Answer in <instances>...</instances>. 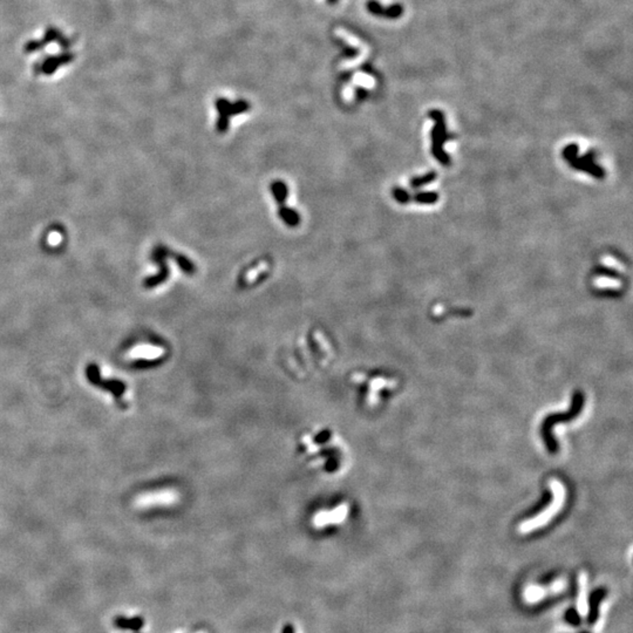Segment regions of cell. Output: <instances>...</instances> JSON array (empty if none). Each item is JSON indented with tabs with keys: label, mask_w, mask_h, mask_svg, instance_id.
<instances>
[{
	"label": "cell",
	"mask_w": 633,
	"mask_h": 633,
	"mask_svg": "<svg viewBox=\"0 0 633 633\" xmlns=\"http://www.w3.org/2000/svg\"><path fill=\"white\" fill-rule=\"evenodd\" d=\"M166 257H167L166 247L159 246L157 249L154 251V259L160 264V271L157 274L149 277L148 279L144 280V288L151 289V288L159 287L160 284H162L163 281L167 280L168 276H169V269H168V266L166 264Z\"/></svg>",
	"instance_id": "obj_9"
},
{
	"label": "cell",
	"mask_w": 633,
	"mask_h": 633,
	"mask_svg": "<svg viewBox=\"0 0 633 633\" xmlns=\"http://www.w3.org/2000/svg\"><path fill=\"white\" fill-rule=\"evenodd\" d=\"M113 625L120 630H128L137 632L144 626V620L141 616H135L132 618L124 616H116L113 620Z\"/></svg>",
	"instance_id": "obj_12"
},
{
	"label": "cell",
	"mask_w": 633,
	"mask_h": 633,
	"mask_svg": "<svg viewBox=\"0 0 633 633\" xmlns=\"http://www.w3.org/2000/svg\"><path fill=\"white\" fill-rule=\"evenodd\" d=\"M73 59H74L73 53H62V54H59V55L48 56V58H46L41 64H37L36 67H34V70H36V73L52 75L53 73H55L56 70H58L60 66L70 64L71 61H73Z\"/></svg>",
	"instance_id": "obj_10"
},
{
	"label": "cell",
	"mask_w": 633,
	"mask_h": 633,
	"mask_svg": "<svg viewBox=\"0 0 633 633\" xmlns=\"http://www.w3.org/2000/svg\"><path fill=\"white\" fill-rule=\"evenodd\" d=\"M583 407V396L581 393H576L574 396V401H573V407H571V410L569 413L566 414H556V415H551V417H548L545 419V421L543 423L542 427V435L547 444V447L549 451L551 453H555L557 451V444H556L554 437L551 436V429L554 425L558 423L560 421H569L573 420L577 415L579 414Z\"/></svg>",
	"instance_id": "obj_5"
},
{
	"label": "cell",
	"mask_w": 633,
	"mask_h": 633,
	"mask_svg": "<svg viewBox=\"0 0 633 633\" xmlns=\"http://www.w3.org/2000/svg\"><path fill=\"white\" fill-rule=\"evenodd\" d=\"M45 46H46V45L44 44V41H43V40H32V41H29V43L26 44V46H25V52H26V53H33V52H37V51H39V49L44 48Z\"/></svg>",
	"instance_id": "obj_16"
},
{
	"label": "cell",
	"mask_w": 633,
	"mask_h": 633,
	"mask_svg": "<svg viewBox=\"0 0 633 633\" xmlns=\"http://www.w3.org/2000/svg\"><path fill=\"white\" fill-rule=\"evenodd\" d=\"M62 37H64L62 34H61L56 28L48 27L47 29H46L45 36H44V38L41 40L44 41L45 45H48V44H51V43H54V41H55V43H59V41L61 40V38H62Z\"/></svg>",
	"instance_id": "obj_14"
},
{
	"label": "cell",
	"mask_w": 633,
	"mask_h": 633,
	"mask_svg": "<svg viewBox=\"0 0 633 633\" xmlns=\"http://www.w3.org/2000/svg\"><path fill=\"white\" fill-rule=\"evenodd\" d=\"M165 353L161 347L152 346V345H141L133 349L129 352V358L133 360H156L161 358Z\"/></svg>",
	"instance_id": "obj_11"
},
{
	"label": "cell",
	"mask_w": 633,
	"mask_h": 633,
	"mask_svg": "<svg viewBox=\"0 0 633 633\" xmlns=\"http://www.w3.org/2000/svg\"><path fill=\"white\" fill-rule=\"evenodd\" d=\"M298 455L307 469L326 479L341 478L351 464V453L345 440L327 427H315L304 432L298 440Z\"/></svg>",
	"instance_id": "obj_1"
},
{
	"label": "cell",
	"mask_w": 633,
	"mask_h": 633,
	"mask_svg": "<svg viewBox=\"0 0 633 633\" xmlns=\"http://www.w3.org/2000/svg\"><path fill=\"white\" fill-rule=\"evenodd\" d=\"M216 109L219 115L218 120H217V129H218L219 133H224L227 132L229 127V119L234 115L247 112L250 109V105L244 100L231 104L227 99L219 98L216 100Z\"/></svg>",
	"instance_id": "obj_7"
},
{
	"label": "cell",
	"mask_w": 633,
	"mask_h": 633,
	"mask_svg": "<svg viewBox=\"0 0 633 633\" xmlns=\"http://www.w3.org/2000/svg\"><path fill=\"white\" fill-rule=\"evenodd\" d=\"M350 515V504L347 502H339L329 508H322L312 515L310 523L315 530H329L340 527L345 523Z\"/></svg>",
	"instance_id": "obj_3"
},
{
	"label": "cell",
	"mask_w": 633,
	"mask_h": 633,
	"mask_svg": "<svg viewBox=\"0 0 633 633\" xmlns=\"http://www.w3.org/2000/svg\"><path fill=\"white\" fill-rule=\"evenodd\" d=\"M176 261L177 264L180 268L184 271L185 273L188 274H193L194 271H195V268H194V264L192 262L189 261L188 258L184 256H176Z\"/></svg>",
	"instance_id": "obj_15"
},
{
	"label": "cell",
	"mask_w": 633,
	"mask_h": 633,
	"mask_svg": "<svg viewBox=\"0 0 633 633\" xmlns=\"http://www.w3.org/2000/svg\"><path fill=\"white\" fill-rule=\"evenodd\" d=\"M350 379L353 380H359L362 381V383L367 384L366 385V395H365V401L367 403V406L373 407L375 406L377 402H379V393L384 390H391V388L395 387V381L392 379H388V377H384V376H374L371 377V379H367V376L364 373H354V374L351 375Z\"/></svg>",
	"instance_id": "obj_6"
},
{
	"label": "cell",
	"mask_w": 633,
	"mask_h": 633,
	"mask_svg": "<svg viewBox=\"0 0 633 633\" xmlns=\"http://www.w3.org/2000/svg\"><path fill=\"white\" fill-rule=\"evenodd\" d=\"M366 9L371 14L375 17H384L391 20L401 18L405 13V9L401 4H393L391 6L384 7L377 0H367L366 3Z\"/></svg>",
	"instance_id": "obj_8"
},
{
	"label": "cell",
	"mask_w": 633,
	"mask_h": 633,
	"mask_svg": "<svg viewBox=\"0 0 633 633\" xmlns=\"http://www.w3.org/2000/svg\"><path fill=\"white\" fill-rule=\"evenodd\" d=\"M135 633H136V632H135Z\"/></svg>",
	"instance_id": "obj_21"
},
{
	"label": "cell",
	"mask_w": 633,
	"mask_h": 633,
	"mask_svg": "<svg viewBox=\"0 0 633 633\" xmlns=\"http://www.w3.org/2000/svg\"><path fill=\"white\" fill-rule=\"evenodd\" d=\"M566 618H567L566 620H569L570 623H573V624H577V623H579V620H578V615H577V613H576V611H574V610H570V611H567V613H566Z\"/></svg>",
	"instance_id": "obj_17"
},
{
	"label": "cell",
	"mask_w": 633,
	"mask_h": 633,
	"mask_svg": "<svg viewBox=\"0 0 633 633\" xmlns=\"http://www.w3.org/2000/svg\"><path fill=\"white\" fill-rule=\"evenodd\" d=\"M281 633H296V631H295V627H293V625L288 623L284 625L283 628H281Z\"/></svg>",
	"instance_id": "obj_18"
},
{
	"label": "cell",
	"mask_w": 633,
	"mask_h": 633,
	"mask_svg": "<svg viewBox=\"0 0 633 633\" xmlns=\"http://www.w3.org/2000/svg\"><path fill=\"white\" fill-rule=\"evenodd\" d=\"M327 3H329L330 5H335V4L338 3V0H327Z\"/></svg>",
	"instance_id": "obj_20"
},
{
	"label": "cell",
	"mask_w": 633,
	"mask_h": 633,
	"mask_svg": "<svg viewBox=\"0 0 633 633\" xmlns=\"http://www.w3.org/2000/svg\"><path fill=\"white\" fill-rule=\"evenodd\" d=\"M180 494L175 489H162L141 494L135 498L134 504L137 509L162 508L173 507L180 502Z\"/></svg>",
	"instance_id": "obj_4"
},
{
	"label": "cell",
	"mask_w": 633,
	"mask_h": 633,
	"mask_svg": "<svg viewBox=\"0 0 633 633\" xmlns=\"http://www.w3.org/2000/svg\"><path fill=\"white\" fill-rule=\"evenodd\" d=\"M550 488L552 490V495H554L550 505H548L547 509H544L541 514L536 515L535 517L521 523L520 527H518V531L522 533H527L539 528H542L555 517L556 514L560 512V509L563 508L564 502H565V488L557 480H551Z\"/></svg>",
	"instance_id": "obj_2"
},
{
	"label": "cell",
	"mask_w": 633,
	"mask_h": 633,
	"mask_svg": "<svg viewBox=\"0 0 633 633\" xmlns=\"http://www.w3.org/2000/svg\"><path fill=\"white\" fill-rule=\"evenodd\" d=\"M603 596H604L603 591H597V592L593 593L592 598H591V600H590L591 611H590V615H589L590 624H593L594 621L597 620V617H598V604L600 603V599H602V597H603Z\"/></svg>",
	"instance_id": "obj_13"
},
{
	"label": "cell",
	"mask_w": 633,
	"mask_h": 633,
	"mask_svg": "<svg viewBox=\"0 0 633 633\" xmlns=\"http://www.w3.org/2000/svg\"><path fill=\"white\" fill-rule=\"evenodd\" d=\"M356 95H357L358 99H364V98H366V95H367V90L364 89V88H357L356 89Z\"/></svg>",
	"instance_id": "obj_19"
}]
</instances>
